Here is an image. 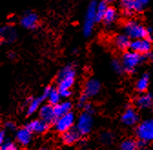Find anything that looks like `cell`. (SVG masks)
I'll list each match as a JSON object with an SVG mask.
<instances>
[{
	"label": "cell",
	"instance_id": "obj_1",
	"mask_svg": "<svg viewBox=\"0 0 153 150\" xmlns=\"http://www.w3.org/2000/svg\"><path fill=\"white\" fill-rule=\"evenodd\" d=\"M124 32L129 38L133 40L147 38V37L149 38L148 28L136 20L127 21L124 25Z\"/></svg>",
	"mask_w": 153,
	"mask_h": 150
},
{
	"label": "cell",
	"instance_id": "obj_2",
	"mask_svg": "<svg viewBox=\"0 0 153 150\" xmlns=\"http://www.w3.org/2000/svg\"><path fill=\"white\" fill-rule=\"evenodd\" d=\"M76 71L72 66L63 67L57 76V86L59 90H70L75 83Z\"/></svg>",
	"mask_w": 153,
	"mask_h": 150
},
{
	"label": "cell",
	"instance_id": "obj_3",
	"mask_svg": "<svg viewBox=\"0 0 153 150\" xmlns=\"http://www.w3.org/2000/svg\"><path fill=\"white\" fill-rule=\"evenodd\" d=\"M97 2L92 1L88 6L83 24V33L86 36H89L91 35L95 22L97 21Z\"/></svg>",
	"mask_w": 153,
	"mask_h": 150
},
{
	"label": "cell",
	"instance_id": "obj_4",
	"mask_svg": "<svg viewBox=\"0 0 153 150\" xmlns=\"http://www.w3.org/2000/svg\"><path fill=\"white\" fill-rule=\"evenodd\" d=\"M138 138L145 143L153 142V118H148L142 121L136 129Z\"/></svg>",
	"mask_w": 153,
	"mask_h": 150
},
{
	"label": "cell",
	"instance_id": "obj_5",
	"mask_svg": "<svg viewBox=\"0 0 153 150\" xmlns=\"http://www.w3.org/2000/svg\"><path fill=\"white\" fill-rule=\"evenodd\" d=\"M143 58L139 53L133 51H127L124 53L121 58V63L124 67V69L128 72H133L135 68L141 63Z\"/></svg>",
	"mask_w": 153,
	"mask_h": 150
},
{
	"label": "cell",
	"instance_id": "obj_6",
	"mask_svg": "<svg viewBox=\"0 0 153 150\" xmlns=\"http://www.w3.org/2000/svg\"><path fill=\"white\" fill-rule=\"evenodd\" d=\"M75 115L73 113H68L67 115H64L60 117H57L54 123L55 125V129L57 132L60 133H65L66 131L69 130L72 128L74 123H75Z\"/></svg>",
	"mask_w": 153,
	"mask_h": 150
},
{
	"label": "cell",
	"instance_id": "obj_7",
	"mask_svg": "<svg viewBox=\"0 0 153 150\" xmlns=\"http://www.w3.org/2000/svg\"><path fill=\"white\" fill-rule=\"evenodd\" d=\"M92 126H93V118L91 114L89 113L84 112L76 119V128L78 129V131L81 135H88L91 131Z\"/></svg>",
	"mask_w": 153,
	"mask_h": 150
},
{
	"label": "cell",
	"instance_id": "obj_8",
	"mask_svg": "<svg viewBox=\"0 0 153 150\" xmlns=\"http://www.w3.org/2000/svg\"><path fill=\"white\" fill-rule=\"evenodd\" d=\"M129 48L131 51L136 52L139 54H147L151 49V42L150 38H141V39H135L130 42Z\"/></svg>",
	"mask_w": 153,
	"mask_h": 150
},
{
	"label": "cell",
	"instance_id": "obj_9",
	"mask_svg": "<svg viewBox=\"0 0 153 150\" xmlns=\"http://www.w3.org/2000/svg\"><path fill=\"white\" fill-rule=\"evenodd\" d=\"M120 7L127 16H132L136 12H140L143 6L138 0H120Z\"/></svg>",
	"mask_w": 153,
	"mask_h": 150
},
{
	"label": "cell",
	"instance_id": "obj_10",
	"mask_svg": "<svg viewBox=\"0 0 153 150\" xmlns=\"http://www.w3.org/2000/svg\"><path fill=\"white\" fill-rule=\"evenodd\" d=\"M39 117H40V119L44 120L48 124L55 123L56 117L55 114L54 106L50 104H46L44 106H41L39 109Z\"/></svg>",
	"mask_w": 153,
	"mask_h": 150
},
{
	"label": "cell",
	"instance_id": "obj_11",
	"mask_svg": "<svg viewBox=\"0 0 153 150\" xmlns=\"http://www.w3.org/2000/svg\"><path fill=\"white\" fill-rule=\"evenodd\" d=\"M44 98H47L48 103L52 106H56L59 103H60V98H61V95L59 93V89H56L54 87H47L44 90L43 96Z\"/></svg>",
	"mask_w": 153,
	"mask_h": 150
},
{
	"label": "cell",
	"instance_id": "obj_12",
	"mask_svg": "<svg viewBox=\"0 0 153 150\" xmlns=\"http://www.w3.org/2000/svg\"><path fill=\"white\" fill-rule=\"evenodd\" d=\"M38 22V17L37 15L34 12H27L24 14V16L21 17L20 24L27 29H33L36 27Z\"/></svg>",
	"mask_w": 153,
	"mask_h": 150
},
{
	"label": "cell",
	"instance_id": "obj_13",
	"mask_svg": "<svg viewBox=\"0 0 153 150\" xmlns=\"http://www.w3.org/2000/svg\"><path fill=\"white\" fill-rule=\"evenodd\" d=\"M100 90V84L96 79H89L86 82L84 86V95L87 98L97 96Z\"/></svg>",
	"mask_w": 153,
	"mask_h": 150
},
{
	"label": "cell",
	"instance_id": "obj_14",
	"mask_svg": "<svg viewBox=\"0 0 153 150\" xmlns=\"http://www.w3.org/2000/svg\"><path fill=\"white\" fill-rule=\"evenodd\" d=\"M121 120L126 126H134L139 121V115L134 108L128 107L123 113Z\"/></svg>",
	"mask_w": 153,
	"mask_h": 150
},
{
	"label": "cell",
	"instance_id": "obj_15",
	"mask_svg": "<svg viewBox=\"0 0 153 150\" xmlns=\"http://www.w3.org/2000/svg\"><path fill=\"white\" fill-rule=\"evenodd\" d=\"M81 134L78 131L76 128H71L68 131H66L65 133H63L61 139L64 144L66 145H72L76 142H78L80 138Z\"/></svg>",
	"mask_w": 153,
	"mask_h": 150
},
{
	"label": "cell",
	"instance_id": "obj_16",
	"mask_svg": "<svg viewBox=\"0 0 153 150\" xmlns=\"http://www.w3.org/2000/svg\"><path fill=\"white\" fill-rule=\"evenodd\" d=\"M27 127L31 131L32 133L42 134L47 131V129L48 127V124L46 123L42 119H36V120L29 122V124L27 126Z\"/></svg>",
	"mask_w": 153,
	"mask_h": 150
},
{
	"label": "cell",
	"instance_id": "obj_17",
	"mask_svg": "<svg viewBox=\"0 0 153 150\" xmlns=\"http://www.w3.org/2000/svg\"><path fill=\"white\" fill-rule=\"evenodd\" d=\"M16 141L20 145L27 146L31 142L32 132L27 127L20 128L19 130H17V132L16 134Z\"/></svg>",
	"mask_w": 153,
	"mask_h": 150
},
{
	"label": "cell",
	"instance_id": "obj_18",
	"mask_svg": "<svg viewBox=\"0 0 153 150\" xmlns=\"http://www.w3.org/2000/svg\"><path fill=\"white\" fill-rule=\"evenodd\" d=\"M136 106L140 109H148L153 106V97L150 94L143 93L136 98Z\"/></svg>",
	"mask_w": 153,
	"mask_h": 150
},
{
	"label": "cell",
	"instance_id": "obj_19",
	"mask_svg": "<svg viewBox=\"0 0 153 150\" xmlns=\"http://www.w3.org/2000/svg\"><path fill=\"white\" fill-rule=\"evenodd\" d=\"M130 38L126 34H120L114 37V45L120 50H125L130 46Z\"/></svg>",
	"mask_w": 153,
	"mask_h": 150
},
{
	"label": "cell",
	"instance_id": "obj_20",
	"mask_svg": "<svg viewBox=\"0 0 153 150\" xmlns=\"http://www.w3.org/2000/svg\"><path fill=\"white\" fill-rule=\"evenodd\" d=\"M72 108V105L69 101H65V102H60L57 105L54 106L55 114L56 118L60 117L64 115H67L68 113H70V110Z\"/></svg>",
	"mask_w": 153,
	"mask_h": 150
},
{
	"label": "cell",
	"instance_id": "obj_21",
	"mask_svg": "<svg viewBox=\"0 0 153 150\" xmlns=\"http://www.w3.org/2000/svg\"><path fill=\"white\" fill-rule=\"evenodd\" d=\"M1 37L2 40L7 43H11L13 42L16 37V30L10 27V26H5L1 28Z\"/></svg>",
	"mask_w": 153,
	"mask_h": 150
},
{
	"label": "cell",
	"instance_id": "obj_22",
	"mask_svg": "<svg viewBox=\"0 0 153 150\" xmlns=\"http://www.w3.org/2000/svg\"><path fill=\"white\" fill-rule=\"evenodd\" d=\"M43 98H44L43 97L36 98H32L28 101L27 107V115H33L38 109H40V107H41L40 106H41V102H42Z\"/></svg>",
	"mask_w": 153,
	"mask_h": 150
},
{
	"label": "cell",
	"instance_id": "obj_23",
	"mask_svg": "<svg viewBox=\"0 0 153 150\" xmlns=\"http://www.w3.org/2000/svg\"><path fill=\"white\" fill-rule=\"evenodd\" d=\"M118 17V13H117V10L115 9L113 7H108L106 13H105V16L103 17V22L108 25V26H110L111 24H113L116 20V18Z\"/></svg>",
	"mask_w": 153,
	"mask_h": 150
},
{
	"label": "cell",
	"instance_id": "obj_24",
	"mask_svg": "<svg viewBox=\"0 0 153 150\" xmlns=\"http://www.w3.org/2000/svg\"><path fill=\"white\" fill-rule=\"evenodd\" d=\"M149 75L144 74L143 76L137 81L136 84V88L139 92L144 93L148 87H149Z\"/></svg>",
	"mask_w": 153,
	"mask_h": 150
},
{
	"label": "cell",
	"instance_id": "obj_25",
	"mask_svg": "<svg viewBox=\"0 0 153 150\" xmlns=\"http://www.w3.org/2000/svg\"><path fill=\"white\" fill-rule=\"evenodd\" d=\"M138 147V142L132 138H127L120 144V150H136Z\"/></svg>",
	"mask_w": 153,
	"mask_h": 150
},
{
	"label": "cell",
	"instance_id": "obj_26",
	"mask_svg": "<svg viewBox=\"0 0 153 150\" xmlns=\"http://www.w3.org/2000/svg\"><path fill=\"white\" fill-rule=\"evenodd\" d=\"M108 6L106 1H100L97 5V21L103 20V17L105 16V13L108 9Z\"/></svg>",
	"mask_w": 153,
	"mask_h": 150
},
{
	"label": "cell",
	"instance_id": "obj_27",
	"mask_svg": "<svg viewBox=\"0 0 153 150\" xmlns=\"http://www.w3.org/2000/svg\"><path fill=\"white\" fill-rule=\"evenodd\" d=\"M112 67H113V69L115 71H116L117 73H119V74L121 73L123 70H125L122 63L120 61H119V60H113V62H112Z\"/></svg>",
	"mask_w": 153,
	"mask_h": 150
},
{
	"label": "cell",
	"instance_id": "obj_28",
	"mask_svg": "<svg viewBox=\"0 0 153 150\" xmlns=\"http://www.w3.org/2000/svg\"><path fill=\"white\" fill-rule=\"evenodd\" d=\"M1 150H16V146L13 142L6 140L1 144Z\"/></svg>",
	"mask_w": 153,
	"mask_h": 150
},
{
	"label": "cell",
	"instance_id": "obj_29",
	"mask_svg": "<svg viewBox=\"0 0 153 150\" xmlns=\"http://www.w3.org/2000/svg\"><path fill=\"white\" fill-rule=\"evenodd\" d=\"M100 140L103 144L108 145L112 142V135L110 133H104L100 137Z\"/></svg>",
	"mask_w": 153,
	"mask_h": 150
},
{
	"label": "cell",
	"instance_id": "obj_30",
	"mask_svg": "<svg viewBox=\"0 0 153 150\" xmlns=\"http://www.w3.org/2000/svg\"><path fill=\"white\" fill-rule=\"evenodd\" d=\"M4 126H5V129L7 130V131H14L16 129V124L14 122H12V121L6 122Z\"/></svg>",
	"mask_w": 153,
	"mask_h": 150
},
{
	"label": "cell",
	"instance_id": "obj_31",
	"mask_svg": "<svg viewBox=\"0 0 153 150\" xmlns=\"http://www.w3.org/2000/svg\"><path fill=\"white\" fill-rule=\"evenodd\" d=\"M84 108H85V112H87V113H89V114H91V115L93 114L94 108H93V106H92V105H91V104L87 103V104L85 105Z\"/></svg>",
	"mask_w": 153,
	"mask_h": 150
},
{
	"label": "cell",
	"instance_id": "obj_32",
	"mask_svg": "<svg viewBox=\"0 0 153 150\" xmlns=\"http://www.w3.org/2000/svg\"><path fill=\"white\" fill-rule=\"evenodd\" d=\"M59 93L61 95V98H68L71 95V91L70 90H60Z\"/></svg>",
	"mask_w": 153,
	"mask_h": 150
},
{
	"label": "cell",
	"instance_id": "obj_33",
	"mask_svg": "<svg viewBox=\"0 0 153 150\" xmlns=\"http://www.w3.org/2000/svg\"><path fill=\"white\" fill-rule=\"evenodd\" d=\"M88 102H87V97L84 95V96H82L80 98H79V106H85V105L87 104Z\"/></svg>",
	"mask_w": 153,
	"mask_h": 150
},
{
	"label": "cell",
	"instance_id": "obj_34",
	"mask_svg": "<svg viewBox=\"0 0 153 150\" xmlns=\"http://www.w3.org/2000/svg\"><path fill=\"white\" fill-rule=\"evenodd\" d=\"M6 141V132L5 131H2L1 133H0V143H4Z\"/></svg>",
	"mask_w": 153,
	"mask_h": 150
},
{
	"label": "cell",
	"instance_id": "obj_35",
	"mask_svg": "<svg viewBox=\"0 0 153 150\" xmlns=\"http://www.w3.org/2000/svg\"><path fill=\"white\" fill-rule=\"evenodd\" d=\"M145 145H146V143H145L144 141L140 140V141L138 142V146H139V147H141V149H143V148H144Z\"/></svg>",
	"mask_w": 153,
	"mask_h": 150
},
{
	"label": "cell",
	"instance_id": "obj_36",
	"mask_svg": "<svg viewBox=\"0 0 153 150\" xmlns=\"http://www.w3.org/2000/svg\"><path fill=\"white\" fill-rule=\"evenodd\" d=\"M138 1L144 7L145 5H147L148 3H149V0H138Z\"/></svg>",
	"mask_w": 153,
	"mask_h": 150
},
{
	"label": "cell",
	"instance_id": "obj_37",
	"mask_svg": "<svg viewBox=\"0 0 153 150\" xmlns=\"http://www.w3.org/2000/svg\"><path fill=\"white\" fill-rule=\"evenodd\" d=\"M8 57H9V58H10L11 59H13V58H14L16 57V55H15L14 53H10V54L8 55Z\"/></svg>",
	"mask_w": 153,
	"mask_h": 150
},
{
	"label": "cell",
	"instance_id": "obj_38",
	"mask_svg": "<svg viewBox=\"0 0 153 150\" xmlns=\"http://www.w3.org/2000/svg\"><path fill=\"white\" fill-rule=\"evenodd\" d=\"M38 150H49V149L46 148V147H43V148H40V149H38Z\"/></svg>",
	"mask_w": 153,
	"mask_h": 150
},
{
	"label": "cell",
	"instance_id": "obj_39",
	"mask_svg": "<svg viewBox=\"0 0 153 150\" xmlns=\"http://www.w3.org/2000/svg\"><path fill=\"white\" fill-rule=\"evenodd\" d=\"M141 150H153V149H151V148H143Z\"/></svg>",
	"mask_w": 153,
	"mask_h": 150
},
{
	"label": "cell",
	"instance_id": "obj_40",
	"mask_svg": "<svg viewBox=\"0 0 153 150\" xmlns=\"http://www.w3.org/2000/svg\"><path fill=\"white\" fill-rule=\"evenodd\" d=\"M151 60H152V61H153V55H151Z\"/></svg>",
	"mask_w": 153,
	"mask_h": 150
},
{
	"label": "cell",
	"instance_id": "obj_41",
	"mask_svg": "<svg viewBox=\"0 0 153 150\" xmlns=\"http://www.w3.org/2000/svg\"><path fill=\"white\" fill-rule=\"evenodd\" d=\"M108 1H114V0H108Z\"/></svg>",
	"mask_w": 153,
	"mask_h": 150
},
{
	"label": "cell",
	"instance_id": "obj_42",
	"mask_svg": "<svg viewBox=\"0 0 153 150\" xmlns=\"http://www.w3.org/2000/svg\"></svg>",
	"mask_w": 153,
	"mask_h": 150
}]
</instances>
